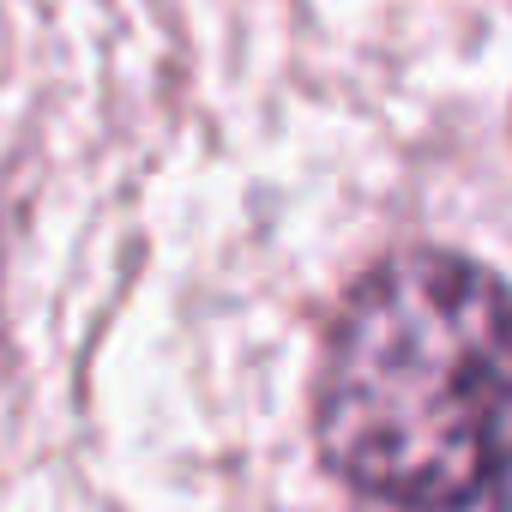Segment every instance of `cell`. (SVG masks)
I'll return each mask as SVG.
<instances>
[{
  "label": "cell",
  "instance_id": "cell-1",
  "mask_svg": "<svg viewBox=\"0 0 512 512\" xmlns=\"http://www.w3.org/2000/svg\"><path fill=\"white\" fill-rule=\"evenodd\" d=\"M314 440L398 512H464L512 482V290L440 247L368 266L326 338Z\"/></svg>",
  "mask_w": 512,
  "mask_h": 512
}]
</instances>
